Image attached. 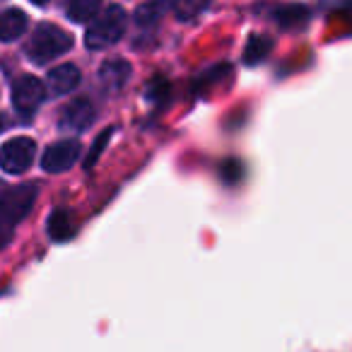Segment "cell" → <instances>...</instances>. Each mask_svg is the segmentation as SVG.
Masks as SVG:
<instances>
[{"instance_id": "5b68a950", "label": "cell", "mask_w": 352, "mask_h": 352, "mask_svg": "<svg viewBox=\"0 0 352 352\" xmlns=\"http://www.w3.org/2000/svg\"><path fill=\"white\" fill-rule=\"evenodd\" d=\"M44 99H46V87L34 75H22V78H17V82L12 85V107H15L17 113H22V116L36 113V109L44 104Z\"/></svg>"}, {"instance_id": "3957f363", "label": "cell", "mask_w": 352, "mask_h": 352, "mask_svg": "<svg viewBox=\"0 0 352 352\" xmlns=\"http://www.w3.org/2000/svg\"><path fill=\"white\" fill-rule=\"evenodd\" d=\"M126 25H128V17L121 8L118 6L104 8L97 15V20L92 22V27L87 30V34H85V44L92 51L109 49V46H113L123 36Z\"/></svg>"}, {"instance_id": "52a82bcc", "label": "cell", "mask_w": 352, "mask_h": 352, "mask_svg": "<svg viewBox=\"0 0 352 352\" xmlns=\"http://www.w3.org/2000/svg\"><path fill=\"white\" fill-rule=\"evenodd\" d=\"M94 121V104L87 97L70 99L60 111V126L65 131H85Z\"/></svg>"}, {"instance_id": "9c48e42d", "label": "cell", "mask_w": 352, "mask_h": 352, "mask_svg": "<svg viewBox=\"0 0 352 352\" xmlns=\"http://www.w3.org/2000/svg\"><path fill=\"white\" fill-rule=\"evenodd\" d=\"M128 78H131V63L123 58L107 60V63L102 65V70H99V80H102V85L109 92L121 89L123 85L128 82Z\"/></svg>"}, {"instance_id": "5bb4252c", "label": "cell", "mask_w": 352, "mask_h": 352, "mask_svg": "<svg viewBox=\"0 0 352 352\" xmlns=\"http://www.w3.org/2000/svg\"><path fill=\"white\" fill-rule=\"evenodd\" d=\"M160 15H162V6H152V3H145V6L138 8L135 22H138V25H142V27H150V25H155V22L160 20Z\"/></svg>"}, {"instance_id": "8992f818", "label": "cell", "mask_w": 352, "mask_h": 352, "mask_svg": "<svg viewBox=\"0 0 352 352\" xmlns=\"http://www.w3.org/2000/svg\"><path fill=\"white\" fill-rule=\"evenodd\" d=\"M78 157H80L78 140H58L46 147V152L41 155V169L49 171V174H60V171L70 169Z\"/></svg>"}, {"instance_id": "6da1fadb", "label": "cell", "mask_w": 352, "mask_h": 352, "mask_svg": "<svg viewBox=\"0 0 352 352\" xmlns=\"http://www.w3.org/2000/svg\"><path fill=\"white\" fill-rule=\"evenodd\" d=\"M36 196H39V188L34 184H22L0 198V249L12 239L15 225H20L27 212L34 208Z\"/></svg>"}, {"instance_id": "7a4b0ae2", "label": "cell", "mask_w": 352, "mask_h": 352, "mask_svg": "<svg viewBox=\"0 0 352 352\" xmlns=\"http://www.w3.org/2000/svg\"><path fill=\"white\" fill-rule=\"evenodd\" d=\"M70 49H73V36L51 22L36 27L30 44H27V54L34 63H49V60L68 54Z\"/></svg>"}, {"instance_id": "4fadbf2b", "label": "cell", "mask_w": 352, "mask_h": 352, "mask_svg": "<svg viewBox=\"0 0 352 352\" xmlns=\"http://www.w3.org/2000/svg\"><path fill=\"white\" fill-rule=\"evenodd\" d=\"M268 49H270V44L263 39V36H254V39L249 41V46H246V51H244L246 63H258Z\"/></svg>"}, {"instance_id": "277c9868", "label": "cell", "mask_w": 352, "mask_h": 352, "mask_svg": "<svg viewBox=\"0 0 352 352\" xmlns=\"http://www.w3.org/2000/svg\"><path fill=\"white\" fill-rule=\"evenodd\" d=\"M36 157V142L32 138H12L0 147V169L6 174H25Z\"/></svg>"}, {"instance_id": "7c38bea8", "label": "cell", "mask_w": 352, "mask_h": 352, "mask_svg": "<svg viewBox=\"0 0 352 352\" xmlns=\"http://www.w3.org/2000/svg\"><path fill=\"white\" fill-rule=\"evenodd\" d=\"M99 12V6L92 0H75L68 6V17L73 22H89Z\"/></svg>"}, {"instance_id": "30bf717a", "label": "cell", "mask_w": 352, "mask_h": 352, "mask_svg": "<svg viewBox=\"0 0 352 352\" xmlns=\"http://www.w3.org/2000/svg\"><path fill=\"white\" fill-rule=\"evenodd\" d=\"M27 32V15L17 8H10V10L0 12V41H10L20 39Z\"/></svg>"}, {"instance_id": "8fae6325", "label": "cell", "mask_w": 352, "mask_h": 352, "mask_svg": "<svg viewBox=\"0 0 352 352\" xmlns=\"http://www.w3.org/2000/svg\"><path fill=\"white\" fill-rule=\"evenodd\" d=\"M49 234L54 241H68L75 234V222L65 210H56L49 217Z\"/></svg>"}, {"instance_id": "2e32d148", "label": "cell", "mask_w": 352, "mask_h": 352, "mask_svg": "<svg viewBox=\"0 0 352 352\" xmlns=\"http://www.w3.org/2000/svg\"><path fill=\"white\" fill-rule=\"evenodd\" d=\"M0 128H3V116H0Z\"/></svg>"}, {"instance_id": "ba28073f", "label": "cell", "mask_w": 352, "mask_h": 352, "mask_svg": "<svg viewBox=\"0 0 352 352\" xmlns=\"http://www.w3.org/2000/svg\"><path fill=\"white\" fill-rule=\"evenodd\" d=\"M78 85H80V68L73 63L56 65V68L49 73V89L54 94H58V97L70 94Z\"/></svg>"}, {"instance_id": "9a60e30c", "label": "cell", "mask_w": 352, "mask_h": 352, "mask_svg": "<svg viewBox=\"0 0 352 352\" xmlns=\"http://www.w3.org/2000/svg\"><path fill=\"white\" fill-rule=\"evenodd\" d=\"M201 10H206V3H198V6H193V3H179V6L174 8V12H176V17L179 20H191L193 15H198Z\"/></svg>"}]
</instances>
